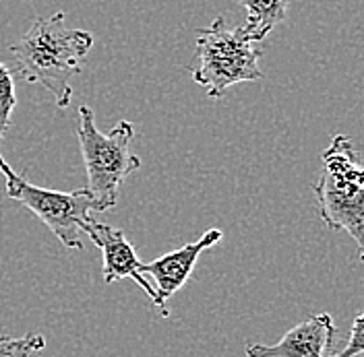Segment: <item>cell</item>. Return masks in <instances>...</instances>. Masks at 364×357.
<instances>
[{
	"instance_id": "obj_1",
	"label": "cell",
	"mask_w": 364,
	"mask_h": 357,
	"mask_svg": "<svg viewBox=\"0 0 364 357\" xmlns=\"http://www.w3.org/2000/svg\"><path fill=\"white\" fill-rule=\"evenodd\" d=\"M67 13L31 23L27 33L9 50L17 58V67L27 83H40L60 110L70 106V77L79 75L83 60L93 48L90 31L67 27Z\"/></svg>"
},
{
	"instance_id": "obj_2",
	"label": "cell",
	"mask_w": 364,
	"mask_h": 357,
	"mask_svg": "<svg viewBox=\"0 0 364 357\" xmlns=\"http://www.w3.org/2000/svg\"><path fill=\"white\" fill-rule=\"evenodd\" d=\"M323 172L313 192L323 224L333 231H348L364 256V170L352 141L343 134L331 138L321 155Z\"/></svg>"
},
{
	"instance_id": "obj_3",
	"label": "cell",
	"mask_w": 364,
	"mask_h": 357,
	"mask_svg": "<svg viewBox=\"0 0 364 357\" xmlns=\"http://www.w3.org/2000/svg\"><path fill=\"white\" fill-rule=\"evenodd\" d=\"M79 145L87 170V190L95 201V211H110L118 202L120 184L141 167V159L131 153L135 126L118 122L104 134L95 126L90 106L79 108Z\"/></svg>"
},
{
	"instance_id": "obj_4",
	"label": "cell",
	"mask_w": 364,
	"mask_h": 357,
	"mask_svg": "<svg viewBox=\"0 0 364 357\" xmlns=\"http://www.w3.org/2000/svg\"><path fill=\"white\" fill-rule=\"evenodd\" d=\"M261 56L263 50L255 45L242 27H232L224 17H215L209 27L197 29L193 79L207 89L209 97L220 99L232 85L263 79Z\"/></svg>"
},
{
	"instance_id": "obj_5",
	"label": "cell",
	"mask_w": 364,
	"mask_h": 357,
	"mask_svg": "<svg viewBox=\"0 0 364 357\" xmlns=\"http://www.w3.org/2000/svg\"><path fill=\"white\" fill-rule=\"evenodd\" d=\"M0 172L6 180L9 199L29 209L65 248H83L81 231H85L93 219L91 213L95 211V201L87 188H77L73 192L48 190L27 182L23 174H15L4 159H0Z\"/></svg>"
},
{
	"instance_id": "obj_6",
	"label": "cell",
	"mask_w": 364,
	"mask_h": 357,
	"mask_svg": "<svg viewBox=\"0 0 364 357\" xmlns=\"http://www.w3.org/2000/svg\"><path fill=\"white\" fill-rule=\"evenodd\" d=\"M85 234L91 238V242L102 250L104 256V267L102 275L106 283H114L120 279H133L141 290L149 295V300L159 308V312L164 318H168V306L166 302L158 295L156 287L147 281V277L141 275V260L136 256L133 244L127 240V236L108 224H97L95 219H91L90 225L85 227Z\"/></svg>"
},
{
	"instance_id": "obj_7",
	"label": "cell",
	"mask_w": 364,
	"mask_h": 357,
	"mask_svg": "<svg viewBox=\"0 0 364 357\" xmlns=\"http://www.w3.org/2000/svg\"><path fill=\"white\" fill-rule=\"evenodd\" d=\"M333 336V318L323 312L298 322L275 345H247L245 353L247 357H325Z\"/></svg>"
},
{
	"instance_id": "obj_8",
	"label": "cell",
	"mask_w": 364,
	"mask_h": 357,
	"mask_svg": "<svg viewBox=\"0 0 364 357\" xmlns=\"http://www.w3.org/2000/svg\"><path fill=\"white\" fill-rule=\"evenodd\" d=\"M222 231L220 229H207L203 236L197 242L182 246L178 250H172L164 256H159L156 260H151L149 265H141V275L151 277L154 279V287L158 291V295L168 304V300L181 290L182 285L191 279L193 268L197 265L199 256L203 254L207 248L220 244L222 242Z\"/></svg>"
},
{
	"instance_id": "obj_9",
	"label": "cell",
	"mask_w": 364,
	"mask_h": 357,
	"mask_svg": "<svg viewBox=\"0 0 364 357\" xmlns=\"http://www.w3.org/2000/svg\"><path fill=\"white\" fill-rule=\"evenodd\" d=\"M247 11V25L242 27L255 44L263 42L279 23L286 21L288 0H238Z\"/></svg>"
},
{
	"instance_id": "obj_10",
	"label": "cell",
	"mask_w": 364,
	"mask_h": 357,
	"mask_svg": "<svg viewBox=\"0 0 364 357\" xmlns=\"http://www.w3.org/2000/svg\"><path fill=\"white\" fill-rule=\"evenodd\" d=\"M17 106V95H15V77L9 68L0 62V141L11 126V116ZM2 159V155H0Z\"/></svg>"
},
{
	"instance_id": "obj_11",
	"label": "cell",
	"mask_w": 364,
	"mask_h": 357,
	"mask_svg": "<svg viewBox=\"0 0 364 357\" xmlns=\"http://www.w3.org/2000/svg\"><path fill=\"white\" fill-rule=\"evenodd\" d=\"M44 347V336L33 333L25 336H0V357H31Z\"/></svg>"
},
{
	"instance_id": "obj_12",
	"label": "cell",
	"mask_w": 364,
	"mask_h": 357,
	"mask_svg": "<svg viewBox=\"0 0 364 357\" xmlns=\"http://www.w3.org/2000/svg\"><path fill=\"white\" fill-rule=\"evenodd\" d=\"M363 324H364L363 312L356 314V318H354V322H352V331H350V339H348L346 347H343L341 351H338L336 356H331V357H356L363 353L364 351Z\"/></svg>"
}]
</instances>
